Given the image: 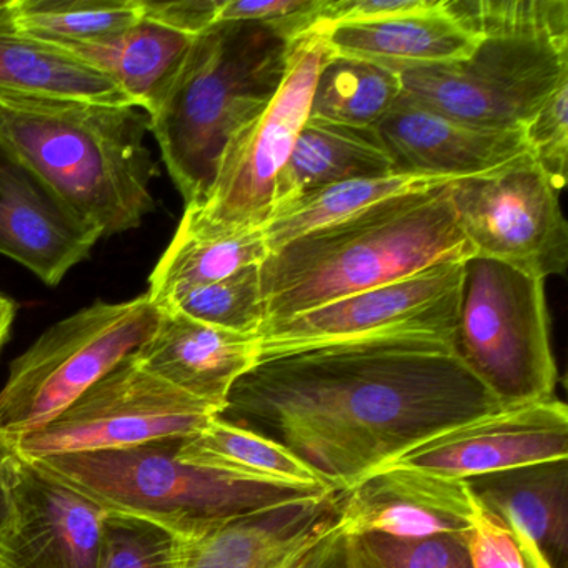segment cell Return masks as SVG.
<instances>
[{
    "mask_svg": "<svg viewBox=\"0 0 568 568\" xmlns=\"http://www.w3.org/2000/svg\"><path fill=\"white\" fill-rule=\"evenodd\" d=\"M528 154L558 192L567 182L568 79L538 109L524 129Z\"/></svg>",
    "mask_w": 568,
    "mask_h": 568,
    "instance_id": "836d02e7",
    "label": "cell"
},
{
    "mask_svg": "<svg viewBox=\"0 0 568 568\" xmlns=\"http://www.w3.org/2000/svg\"><path fill=\"white\" fill-rule=\"evenodd\" d=\"M101 239L0 138V254L55 287Z\"/></svg>",
    "mask_w": 568,
    "mask_h": 568,
    "instance_id": "9a60e30c",
    "label": "cell"
},
{
    "mask_svg": "<svg viewBox=\"0 0 568 568\" xmlns=\"http://www.w3.org/2000/svg\"><path fill=\"white\" fill-rule=\"evenodd\" d=\"M341 491L291 501L184 535L182 568H307L338 528Z\"/></svg>",
    "mask_w": 568,
    "mask_h": 568,
    "instance_id": "2e32d148",
    "label": "cell"
},
{
    "mask_svg": "<svg viewBox=\"0 0 568 568\" xmlns=\"http://www.w3.org/2000/svg\"><path fill=\"white\" fill-rule=\"evenodd\" d=\"M9 16L18 31L52 44L104 38L142 18L139 0H14Z\"/></svg>",
    "mask_w": 568,
    "mask_h": 568,
    "instance_id": "f1b7e54d",
    "label": "cell"
},
{
    "mask_svg": "<svg viewBox=\"0 0 568 568\" xmlns=\"http://www.w3.org/2000/svg\"><path fill=\"white\" fill-rule=\"evenodd\" d=\"M148 132L149 115L132 105L0 104V138L101 237L154 212Z\"/></svg>",
    "mask_w": 568,
    "mask_h": 568,
    "instance_id": "5b68a950",
    "label": "cell"
},
{
    "mask_svg": "<svg viewBox=\"0 0 568 568\" xmlns=\"http://www.w3.org/2000/svg\"><path fill=\"white\" fill-rule=\"evenodd\" d=\"M450 179L392 174L385 178L354 179L301 195L275 209L264 225L268 251L335 222L345 221L378 202L410 192L427 191L450 184Z\"/></svg>",
    "mask_w": 568,
    "mask_h": 568,
    "instance_id": "4316f807",
    "label": "cell"
},
{
    "mask_svg": "<svg viewBox=\"0 0 568 568\" xmlns=\"http://www.w3.org/2000/svg\"><path fill=\"white\" fill-rule=\"evenodd\" d=\"M264 227L212 231L182 219L168 251L149 278L148 295L159 308L192 288L204 287L261 265L268 257Z\"/></svg>",
    "mask_w": 568,
    "mask_h": 568,
    "instance_id": "d4e9b609",
    "label": "cell"
},
{
    "mask_svg": "<svg viewBox=\"0 0 568 568\" xmlns=\"http://www.w3.org/2000/svg\"><path fill=\"white\" fill-rule=\"evenodd\" d=\"M458 227L471 255L494 258L547 281L568 265V225L560 192L530 154L450 184Z\"/></svg>",
    "mask_w": 568,
    "mask_h": 568,
    "instance_id": "7c38bea8",
    "label": "cell"
},
{
    "mask_svg": "<svg viewBox=\"0 0 568 568\" xmlns=\"http://www.w3.org/2000/svg\"><path fill=\"white\" fill-rule=\"evenodd\" d=\"M334 54L321 32L292 42L287 71L264 112L229 141L214 184L201 205L185 207V221L212 231L264 227L274 211V187L311 118L318 72Z\"/></svg>",
    "mask_w": 568,
    "mask_h": 568,
    "instance_id": "9c48e42d",
    "label": "cell"
},
{
    "mask_svg": "<svg viewBox=\"0 0 568 568\" xmlns=\"http://www.w3.org/2000/svg\"><path fill=\"white\" fill-rule=\"evenodd\" d=\"M16 312H18V307H16L14 302L6 297L4 294H0V351H2L6 342H8L9 334H11Z\"/></svg>",
    "mask_w": 568,
    "mask_h": 568,
    "instance_id": "74e56055",
    "label": "cell"
},
{
    "mask_svg": "<svg viewBox=\"0 0 568 568\" xmlns=\"http://www.w3.org/2000/svg\"><path fill=\"white\" fill-rule=\"evenodd\" d=\"M467 547L471 568H551L537 547L515 535L475 497Z\"/></svg>",
    "mask_w": 568,
    "mask_h": 568,
    "instance_id": "d6a6232c",
    "label": "cell"
},
{
    "mask_svg": "<svg viewBox=\"0 0 568 568\" xmlns=\"http://www.w3.org/2000/svg\"><path fill=\"white\" fill-rule=\"evenodd\" d=\"M307 568H362L354 538L334 531L314 551Z\"/></svg>",
    "mask_w": 568,
    "mask_h": 568,
    "instance_id": "8d00e7d4",
    "label": "cell"
},
{
    "mask_svg": "<svg viewBox=\"0 0 568 568\" xmlns=\"http://www.w3.org/2000/svg\"><path fill=\"white\" fill-rule=\"evenodd\" d=\"M11 6L0 11V104L132 105L98 69L59 45L18 31L9 16Z\"/></svg>",
    "mask_w": 568,
    "mask_h": 568,
    "instance_id": "44dd1931",
    "label": "cell"
},
{
    "mask_svg": "<svg viewBox=\"0 0 568 568\" xmlns=\"http://www.w3.org/2000/svg\"><path fill=\"white\" fill-rule=\"evenodd\" d=\"M474 495L467 480L410 467H387L341 494L338 531L347 537L467 535Z\"/></svg>",
    "mask_w": 568,
    "mask_h": 568,
    "instance_id": "e0dca14e",
    "label": "cell"
},
{
    "mask_svg": "<svg viewBox=\"0 0 568 568\" xmlns=\"http://www.w3.org/2000/svg\"><path fill=\"white\" fill-rule=\"evenodd\" d=\"M392 174L394 162L374 128H347L308 118L275 181L274 211L327 185Z\"/></svg>",
    "mask_w": 568,
    "mask_h": 568,
    "instance_id": "cb8c5ba5",
    "label": "cell"
},
{
    "mask_svg": "<svg viewBox=\"0 0 568 568\" xmlns=\"http://www.w3.org/2000/svg\"><path fill=\"white\" fill-rule=\"evenodd\" d=\"M11 454H12L11 444H9V442L6 440L4 437H0V468H2V465H4L6 458H8L9 455H11ZM8 511H9L8 495H6L4 485H2V480H0V528H2V525H4L6 520H8Z\"/></svg>",
    "mask_w": 568,
    "mask_h": 568,
    "instance_id": "f35d334b",
    "label": "cell"
},
{
    "mask_svg": "<svg viewBox=\"0 0 568 568\" xmlns=\"http://www.w3.org/2000/svg\"><path fill=\"white\" fill-rule=\"evenodd\" d=\"M184 535L138 515L108 511L99 568H182Z\"/></svg>",
    "mask_w": 568,
    "mask_h": 568,
    "instance_id": "4dcf8cb0",
    "label": "cell"
},
{
    "mask_svg": "<svg viewBox=\"0 0 568 568\" xmlns=\"http://www.w3.org/2000/svg\"><path fill=\"white\" fill-rule=\"evenodd\" d=\"M181 440L58 455L34 464L104 510L149 518L179 534L335 491L262 484L197 467L179 458Z\"/></svg>",
    "mask_w": 568,
    "mask_h": 568,
    "instance_id": "8992f818",
    "label": "cell"
},
{
    "mask_svg": "<svg viewBox=\"0 0 568 568\" xmlns=\"http://www.w3.org/2000/svg\"><path fill=\"white\" fill-rule=\"evenodd\" d=\"M261 265H251L224 281L184 292L159 311L181 312L214 327L257 335L265 324Z\"/></svg>",
    "mask_w": 568,
    "mask_h": 568,
    "instance_id": "f546056e",
    "label": "cell"
},
{
    "mask_svg": "<svg viewBox=\"0 0 568 568\" xmlns=\"http://www.w3.org/2000/svg\"><path fill=\"white\" fill-rule=\"evenodd\" d=\"M354 545L362 568H471L467 535L410 540L362 535Z\"/></svg>",
    "mask_w": 568,
    "mask_h": 568,
    "instance_id": "1f68e13d",
    "label": "cell"
},
{
    "mask_svg": "<svg viewBox=\"0 0 568 568\" xmlns=\"http://www.w3.org/2000/svg\"><path fill=\"white\" fill-rule=\"evenodd\" d=\"M450 184L378 202L271 252L261 265L264 325L471 255Z\"/></svg>",
    "mask_w": 568,
    "mask_h": 568,
    "instance_id": "7a4b0ae2",
    "label": "cell"
},
{
    "mask_svg": "<svg viewBox=\"0 0 568 568\" xmlns=\"http://www.w3.org/2000/svg\"><path fill=\"white\" fill-rule=\"evenodd\" d=\"M192 41L191 36L141 18L115 34L55 45L108 75L134 108L152 115L174 82Z\"/></svg>",
    "mask_w": 568,
    "mask_h": 568,
    "instance_id": "603a6c76",
    "label": "cell"
},
{
    "mask_svg": "<svg viewBox=\"0 0 568 568\" xmlns=\"http://www.w3.org/2000/svg\"><path fill=\"white\" fill-rule=\"evenodd\" d=\"M161 311L148 294L98 301L49 327L11 364L0 390V437L32 434L71 407L92 385L154 335Z\"/></svg>",
    "mask_w": 568,
    "mask_h": 568,
    "instance_id": "ba28073f",
    "label": "cell"
},
{
    "mask_svg": "<svg viewBox=\"0 0 568 568\" xmlns=\"http://www.w3.org/2000/svg\"><path fill=\"white\" fill-rule=\"evenodd\" d=\"M454 351L500 405L555 397L545 281L494 258L462 264Z\"/></svg>",
    "mask_w": 568,
    "mask_h": 568,
    "instance_id": "52a82bcc",
    "label": "cell"
},
{
    "mask_svg": "<svg viewBox=\"0 0 568 568\" xmlns=\"http://www.w3.org/2000/svg\"><path fill=\"white\" fill-rule=\"evenodd\" d=\"M221 2L222 0H172V2L139 0L142 18L151 19L191 38L217 24Z\"/></svg>",
    "mask_w": 568,
    "mask_h": 568,
    "instance_id": "d590c367",
    "label": "cell"
},
{
    "mask_svg": "<svg viewBox=\"0 0 568 568\" xmlns=\"http://www.w3.org/2000/svg\"><path fill=\"white\" fill-rule=\"evenodd\" d=\"M179 458L197 467L262 484L331 488L277 442L215 415L197 434L182 438ZM332 490V488H331Z\"/></svg>",
    "mask_w": 568,
    "mask_h": 568,
    "instance_id": "484cf974",
    "label": "cell"
},
{
    "mask_svg": "<svg viewBox=\"0 0 568 568\" xmlns=\"http://www.w3.org/2000/svg\"><path fill=\"white\" fill-rule=\"evenodd\" d=\"M12 4V0H0V11H4Z\"/></svg>",
    "mask_w": 568,
    "mask_h": 568,
    "instance_id": "ab89813d",
    "label": "cell"
},
{
    "mask_svg": "<svg viewBox=\"0 0 568 568\" xmlns=\"http://www.w3.org/2000/svg\"><path fill=\"white\" fill-rule=\"evenodd\" d=\"M478 36L470 58L405 72L402 91L442 114L524 132L568 79L567 0H448Z\"/></svg>",
    "mask_w": 568,
    "mask_h": 568,
    "instance_id": "3957f363",
    "label": "cell"
},
{
    "mask_svg": "<svg viewBox=\"0 0 568 568\" xmlns=\"http://www.w3.org/2000/svg\"><path fill=\"white\" fill-rule=\"evenodd\" d=\"M321 6L322 0H222L217 22H258L292 44L311 34Z\"/></svg>",
    "mask_w": 568,
    "mask_h": 568,
    "instance_id": "e575fe53",
    "label": "cell"
},
{
    "mask_svg": "<svg viewBox=\"0 0 568 568\" xmlns=\"http://www.w3.org/2000/svg\"><path fill=\"white\" fill-rule=\"evenodd\" d=\"M568 458V408L557 397L504 405L418 445L390 467L457 480Z\"/></svg>",
    "mask_w": 568,
    "mask_h": 568,
    "instance_id": "5bb4252c",
    "label": "cell"
},
{
    "mask_svg": "<svg viewBox=\"0 0 568 568\" xmlns=\"http://www.w3.org/2000/svg\"><path fill=\"white\" fill-rule=\"evenodd\" d=\"M464 261L430 265L400 281L264 325L257 334L258 362L375 342L430 341L454 347Z\"/></svg>",
    "mask_w": 568,
    "mask_h": 568,
    "instance_id": "30bf717a",
    "label": "cell"
},
{
    "mask_svg": "<svg viewBox=\"0 0 568 568\" xmlns=\"http://www.w3.org/2000/svg\"><path fill=\"white\" fill-rule=\"evenodd\" d=\"M0 568H99L108 510L14 450L0 468Z\"/></svg>",
    "mask_w": 568,
    "mask_h": 568,
    "instance_id": "4fadbf2b",
    "label": "cell"
},
{
    "mask_svg": "<svg viewBox=\"0 0 568 568\" xmlns=\"http://www.w3.org/2000/svg\"><path fill=\"white\" fill-rule=\"evenodd\" d=\"M500 407L452 345L395 341L265 358L219 415L277 442L342 494Z\"/></svg>",
    "mask_w": 568,
    "mask_h": 568,
    "instance_id": "6da1fadb",
    "label": "cell"
},
{
    "mask_svg": "<svg viewBox=\"0 0 568 568\" xmlns=\"http://www.w3.org/2000/svg\"><path fill=\"white\" fill-rule=\"evenodd\" d=\"M334 54L378 65L395 75L470 58L478 44L448 0H430L418 11L321 31Z\"/></svg>",
    "mask_w": 568,
    "mask_h": 568,
    "instance_id": "ffe728a7",
    "label": "cell"
},
{
    "mask_svg": "<svg viewBox=\"0 0 568 568\" xmlns=\"http://www.w3.org/2000/svg\"><path fill=\"white\" fill-rule=\"evenodd\" d=\"M402 94L400 78L378 65L332 54L318 72L311 119L372 129Z\"/></svg>",
    "mask_w": 568,
    "mask_h": 568,
    "instance_id": "83f0119b",
    "label": "cell"
},
{
    "mask_svg": "<svg viewBox=\"0 0 568 568\" xmlns=\"http://www.w3.org/2000/svg\"><path fill=\"white\" fill-rule=\"evenodd\" d=\"M467 484L551 568L568 567V458L481 475Z\"/></svg>",
    "mask_w": 568,
    "mask_h": 568,
    "instance_id": "7402d4cb",
    "label": "cell"
},
{
    "mask_svg": "<svg viewBox=\"0 0 568 568\" xmlns=\"http://www.w3.org/2000/svg\"><path fill=\"white\" fill-rule=\"evenodd\" d=\"M291 42L258 22H217L195 36L151 132L185 207L207 197L229 141L277 94Z\"/></svg>",
    "mask_w": 568,
    "mask_h": 568,
    "instance_id": "277c9868",
    "label": "cell"
},
{
    "mask_svg": "<svg viewBox=\"0 0 568 568\" xmlns=\"http://www.w3.org/2000/svg\"><path fill=\"white\" fill-rule=\"evenodd\" d=\"M395 174L420 178H477L528 154L524 132L494 131L467 124L398 95L374 125Z\"/></svg>",
    "mask_w": 568,
    "mask_h": 568,
    "instance_id": "ac0fdd59",
    "label": "cell"
},
{
    "mask_svg": "<svg viewBox=\"0 0 568 568\" xmlns=\"http://www.w3.org/2000/svg\"><path fill=\"white\" fill-rule=\"evenodd\" d=\"M219 415L135 362L134 354L45 427L9 442L26 460L187 438Z\"/></svg>",
    "mask_w": 568,
    "mask_h": 568,
    "instance_id": "8fae6325",
    "label": "cell"
},
{
    "mask_svg": "<svg viewBox=\"0 0 568 568\" xmlns=\"http://www.w3.org/2000/svg\"><path fill=\"white\" fill-rule=\"evenodd\" d=\"M135 362L221 414L232 387L258 362L257 335L225 331L181 312H161Z\"/></svg>",
    "mask_w": 568,
    "mask_h": 568,
    "instance_id": "d6986e66",
    "label": "cell"
}]
</instances>
